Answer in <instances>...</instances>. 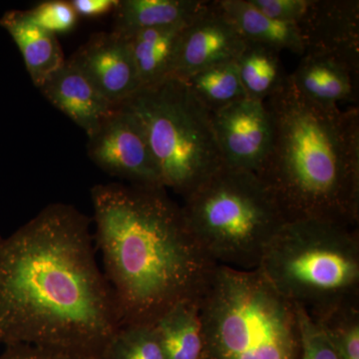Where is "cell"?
I'll return each instance as SVG.
<instances>
[{"label": "cell", "instance_id": "cell-24", "mask_svg": "<svg viewBox=\"0 0 359 359\" xmlns=\"http://www.w3.org/2000/svg\"><path fill=\"white\" fill-rule=\"evenodd\" d=\"M297 309L301 337L299 359H339V353L325 328L304 309Z\"/></svg>", "mask_w": 359, "mask_h": 359}, {"label": "cell", "instance_id": "cell-9", "mask_svg": "<svg viewBox=\"0 0 359 359\" xmlns=\"http://www.w3.org/2000/svg\"><path fill=\"white\" fill-rule=\"evenodd\" d=\"M226 166L257 173L271 153L273 125L264 101L240 99L212 113Z\"/></svg>", "mask_w": 359, "mask_h": 359}, {"label": "cell", "instance_id": "cell-16", "mask_svg": "<svg viewBox=\"0 0 359 359\" xmlns=\"http://www.w3.org/2000/svg\"><path fill=\"white\" fill-rule=\"evenodd\" d=\"M189 21L148 28L124 37L133 56L141 88L172 79L180 39Z\"/></svg>", "mask_w": 359, "mask_h": 359}, {"label": "cell", "instance_id": "cell-25", "mask_svg": "<svg viewBox=\"0 0 359 359\" xmlns=\"http://www.w3.org/2000/svg\"><path fill=\"white\" fill-rule=\"evenodd\" d=\"M25 13L35 25L55 35L72 32L79 18L71 2L65 0L43 1Z\"/></svg>", "mask_w": 359, "mask_h": 359}, {"label": "cell", "instance_id": "cell-7", "mask_svg": "<svg viewBox=\"0 0 359 359\" xmlns=\"http://www.w3.org/2000/svg\"><path fill=\"white\" fill-rule=\"evenodd\" d=\"M122 106L138 120L166 190L184 199L224 166L212 113L183 80L143 87Z\"/></svg>", "mask_w": 359, "mask_h": 359}, {"label": "cell", "instance_id": "cell-19", "mask_svg": "<svg viewBox=\"0 0 359 359\" xmlns=\"http://www.w3.org/2000/svg\"><path fill=\"white\" fill-rule=\"evenodd\" d=\"M201 297L179 302L155 323L165 359H203Z\"/></svg>", "mask_w": 359, "mask_h": 359}, {"label": "cell", "instance_id": "cell-5", "mask_svg": "<svg viewBox=\"0 0 359 359\" xmlns=\"http://www.w3.org/2000/svg\"><path fill=\"white\" fill-rule=\"evenodd\" d=\"M257 269L294 306L323 320L359 304L358 228L318 219L287 222Z\"/></svg>", "mask_w": 359, "mask_h": 359}, {"label": "cell", "instance_id": "cell-4", "mask_svg": "<svg viewBox=\"0 0 359 359\" xmlns=\"http://www.w3.org/2000/svg\"><path fill=\"white\" fill-rule=\"evenodd\" d=\"M201 318L203 359H299L297 309L259 269L217 266Z\"/></svg>", "mask_w": 359, "mask_h": 359}, {"label": "cell", "instance_id": "cell-28", "mask_svg": "<svg viewBox=\"0 0 359 359\" xmlns=\"http://www.w3.org/2000/svg\"><path fill=\"white\" fill-rule=\"evenodd\" d=\"M118 1L119 0H72L70 2L78 16L97 18L114 13Z\"/></svg>", "mask_w": 359, "mask_h": 359}, {"label": "cell", "instance_id": "cell-8", "mask_svg": "<svg viewBox=\"0 0 359 359\" xmlns=\"http://www.w3.org/2000/svg\"><path fill=\"white\" fill-rule=\"evenodd\" d=\"M88 156L105 173L130 185L162 187L159 172L138 120L119 106L88 137Z\"/></svg>", "mask_w": 359, "mask_h": 359}, {"label": "cell", "instance_id": "cell-1", "mask_svg": "<svg viewBox=\"0 0 359 359\" xmlns=\"http://www.w3.org/2000/svg\"><path fill=\"white\" fill-rule=\"evenodd\" d=\"M90 228L74 205L55 203L0 236V346L102 358L121 323Z\"/></svg>", "mask_w": 359, "mask_h": 359}, {"label": "cell", "instance_id": "cell-21", "mask_svg": "<svg viewBox=\"0 0 359 359\" xmlns=\"http://www.w3.org/2000/svg\"><path fill=\"white\" fill-rule=\"evenodd\" d=\"M211 113L245 98L236 62L212 66L183 80Z\"/></svg>", "mask_w": 359, "mask_h": 359}, {"label": "cell", "instance_id": "cell-23", "mask_svg": "<svg viewBox=\"0 0 359 359\" xmlns=\"http://www.w3.org/2000/svg\"><path fill=\"white\" fill-rule=\"evenodd\" d=\"M316 321L327 330L339 359H359V304L337 309Z\"/></svg>", "mask_w": 359, "mask_h": 359}, {"label": "cell", "instance_id": "cell-17", "mask_svg": "<svg viewBox=\"0 0 359 359\" xmlns=\"http://www.w3.org/2000/svg\"><path fill=\"white\" fill-rule=\"evenodd\" d=\"M219 4L247 41L304 55V40L295 23L269 18L250 0H219Z\"/></svg>", "mask_w": 359, "mask_h": 359}, {"label": "cell", "instance_id": "cell-13", "mask_svg": "<svg viewBox=\"0 0 359 359\" xmlns=\"http://www.w3.org/2000/svg\"><path fill=\"white\" fill-rule=\"evenodd\" d=\"M39 89L49 103L83 130L87 137L119 107L101 95L83 73L68 60Z\"/></svg>", "mask_w": 359, "mask_h": 359}, {"label": "cell", "instance_id": "cell-10", "mask_svg": "<svg viewBox=\"0 0 359 359\" xmlns=\"http://www.w3.org/2000/svg\"><path fill=\"white\" fill-rule=\"evenodd\" d=\"M247 42L219 0L208 1L182 32L172 78L186 80L212 66L236 62Z\"/></svg>", "mask_w": 359, "mask_h": 359}, {"label": "cell", "instance_id": "cell-2", "mask_svg": "<svg viewBox=\"0 0 359 359\" xmlns=\"http://www.w3.org/2000/svg\"><path fill=\"white\" fill-rule=\"evenodd\" d=\"M90 195L94 242L121 327H154L179 302L202 297L218 264L166 189L98 184Z\"/></svg>", "mask_w": 359, "mask_h": 359}, {"label": "cell", "instance_id": "cell-14", "mask_svg": "<svg viewBox=\"0 0 359 359\" xmlns=\"http://www.w3.org/2000/svg\"><path fill=\"white\" fill-rule=\"evenodd\" d=\"M358 73L339 59L323 54H304L290 75L299 93L321 105L339 106L353 101L354 77Z\"/></svg>", "mask_w": 359, "mask_h": 359}, {"label": "cell", "instance_id": "cell-12", "mask_svg": "<svg viewBox=\"0 0 359 359\" xmlns=\"http://www.w3.org/2000/svg\"><path fill=\"white\" fill-rule=\"evenodd\" d=\"M297 26L304 54L332 56L358 73V0H311L308 13Z\"/></svg>", "mask_w": 359, "mask_h": 359}, {"label": "cell", "instance_id": "cell-26", "mask_svg": "<svg viewBox=\"0 0 359 359\" xmlns=\"http://www.w3.org/2000/svg\"><path fill=\"white\" fill-rule=\"evenodd\" d=\"M4 348V353L0 354V359H102L95 354L60 347L18 344Z\"/></svg>", "mask_w": 359, "mask_h": 359}, {"label": "cell", "instance_id": "cell-27", "mask_svg": "<svg viewBox=\"0 0 359 359\" xmlns=\"http://www.w3.org/2000/svg\"><path fill=\"white\" fill-rule=\"evenodd\" d=\"M311 0H250L262 13L283 22L299 25L308 13Z\"/></svg>", "mask_w": 359, "mask_h": 359}, {"label": "cell", "instance_id": "cell-20", "mask_svg": "<svg viewBox=\"0 0 359 359\" xmlns=\"http://www.w3.org/2000/svg\"><path fill=\"white\" fill-rule=\"evenodd\" d=\"M238 78L248 98L266 101L287 81L280 51L248 41L236 61Z\"/></svg>", "mask_w": 359, "mask_h": 359}, {"label": "cell", "instance_id": "cell-3", "mask_svg": "<svg viewBox=\"0 0 359 359\" xmlns=\"http://www.w3.org/2000/svg\"><path fill=\"white\" fill-rule=\"evenodd\" d=\"M273 125L271 153L257 175L285 221L318 219L358 228L359 111L321 105L290 75L264 101Z\"/></svg>", "mask_w": 359, "mask_h": 359}, {"label": "cell", "instance_id": "cell-6", "mask_svg": "<svg viewBox=\"0 0 359 359\" xmlns=\"http://www.w3.org/2000/svg\"><path fill=\"white\" fill-rule=\"evenodd\" d=\"M183 200L189 230L218 266L256 269L266 245L287 223L256 173L226 165Z\"/></svg>", "mask_w": 359, "mask_h": 359}, {"label": "cell", "instance_id": "cell-22", "mask_svg": "<svg viewBox=\"0 0 359 359\" xmlns=\"http://www.w3.org/2000/svg\"><path fill=\"white\" fill-rule=\"evenodd\" d=\"M102 359H165L154 327H121L110 340Z\"/></svg>", "mask_w": 359, "mask_h": 359}, {"label": "cell", "instance_id": "cell-11", "mask_svg": "<svg viewBox=\"0 0 359 359\" xmlns=\"http://www.w3.org/2000/svg\"><path fill=\"white\" fill-rule=\"evenodd\" d=\"M67 60L113 105L121 106L141 89L128 42L114 32L95 33Z\"/></svg>", "mask_w": 359, "mask_h": 359}, {"label": "cell", "instance_id": "cell-18", "mask_svg": "<svg viewBox=\"0 0 359 359\" xmlns=\"http://www.w3.org/2000/svg\"><path fill=\"white\" fill-rule=\"evenodd\" d=\"M208 1L203 0H119L112 32L122 37L140 30L192 20Z\"/></svg>", "mask_w": 359, "mask_h": 359}, {"label": "cell", "instance_id": "cell-15", "mask_svg": "<svg viewBox=\"0 0 359 359\" xmlns=\"http://www.w3.org/2000/svg\"><path fill=\"white\" fill-rule=\"evenodd\" d=\"M0 25L20 49L26 70L37 88L65 65L66 59L56 35L32 23L25 11H7L0 18Z\"/></svg>", "mask_w": 359, "mask_h": 359}]
</instances>
